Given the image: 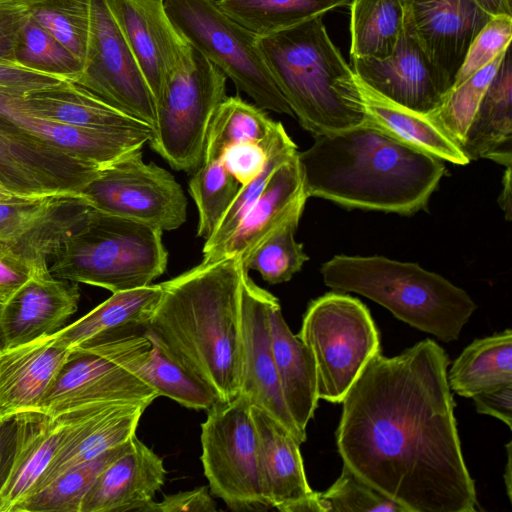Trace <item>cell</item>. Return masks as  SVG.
Returning a JSON list of instances; mask_svg holds the SVG:
<instances>
[{"mask_svg":"<svg viewBox=\"0 0 512 512\" xmlns=\"http://www.w3.org/2000/svg\"><path fill=\"white\" fill-rule=\"evenodd\" d=\"M449 358L434 340L375 355L345 395L336 430L343 464L408 512H474Z\"/></svg>","mask_w":512,"mask_h":512,"instance_id":"cell-1","label":"cell"},{"mask_svg":"<svg viewBox=\"0 0 512 512\" xmlns=\"http://www.w3.org/2000/svg\"><path fill=\"white\" fill-rule=\"evenodd\" d=\"M297 158L307 198L403 215L427 206L445 171L441 159L367 119L315 136Z\"/></svg>","mask_w":512,"mask_h":512,"instance_id":"cell-2","label":"cell"},{"mask_svg":"<svg viewBox=\"0 0 512 512\" xmlns=\"http://www.w3.org/2000/svg\"><path fill=\"white\" fill-rule=\"evenodd\" d=\"M237 257L203 264L162 282V297L148 326L175 357L221 402L241 386L240 290Z\"/></svg>","mask_w":512,"mask_h":512,"instance_id":"cell-3","label":"cell"},{"mask_svg":"<svg viewBox=\"0 0 512 512\" xmlns=\"http://www.w3.org/2000/svg\"><path fill=\"white\" fill-rule=\"evenodd\" d=\"M258 45L305 130L326 135L366 121L358 78L330 39L322 17L258 36Z\"/></svg>","mask_w":512,"mask_h":512,"instance_id":"cell-4","label":"cell"},{"mask_svg":"<svg viewBox=\"0 0 512 512\" xmlns=\"http://www.w3.org/2000/svg\"><path fill=\"white\" fill-rule=\"evenodd\" d=\"M320 271L333 290L365 296L397 319L446 343L459 338L476 310L466 291L417 263L336 255Z\"/></svg>","mask_w":512,"mask_h":512,"instance_id":"cell-5","label":"cell"},{"mask_svg":"<svg viewBox=\"0 0 512 512\" xmlns=\"http://www.w3.org/2000/svg\"><path fill=\"white\" fill-rule=\"evenodd\" d=\"M162 230L93 209L51 256L52 275L112 293L150 285L167 266Z\"/></svg>","mask_w":512,"mask_h":512,"instance_id":"cell-6","label":"cell"},{"mask_svg":"<svg viewBox=\"0 0 512 512\" xmlns=\"http://www.w3.org/2000/svg\"><path fill=\"white\" fill-rule=\"evenodd\" d=\"M163 3L187 44L251 97L259 108L294 116L265 63L258 36L228 16L217 0H163Z\"/></svg>","mask_w":512,"mask_h":512,"instance_id":"cell-7","label":"cell"},{"mask_svg":"<svg viewBox=\"0 0 512 512\" xmlns=\"http://www.w3.org/2000/svg\"><path fill=\"white\" fill-rule=\"evenodd\" d=\"M226 76L191 46L155 100L150 146L174 169L193 171L204 157L212 116L226 96Z\"/></svg>","mask_w":512,"mask_h":512,"instance_id":"cell-8","label":"cell"},{"mask_svg":"<svg viewBox=\"0 0 512 512\" xmlns=\"http://www.w3.org/2000/svg\"><path fill=\"white\" fill-rule=\"evenodd\" d=\"M297 336L314 358L319 399L331 403L343 401L380 353L379 332L367 307L338 291L309 303Z\"/></svg>","mask_w":512,"mask_h":512,"instance_id":"cell-9","label":"cell"},{"mask_svg":"<svg viewBox=\"0 0 512 512\" xmlns=\"http://www.w3.org/2000/svg\"><path fill=\"white\" fill-rule=\"evenodd\" d=\"M251 407L243 394L217 401L201 425V462L210 492L235 512L272 508L263 492Z\"/></svg>","mask_w":512,"mask_h":512,"instance_id":"cell-10","label":"cell"},{"mask_svg":"<svg viewBox=\"0 0 512 512\" xmlns=\"http://www.w3.org/2000/svg\"><path fill=\"white\" fill-rule=\"evenodd\" d=\"M80 194L100 212L162 231L177 229L187 218L181 185L167 170L145 163L141 150L101 168Z\"/></svg>","mask_w":512,"mask_h":512,"instance_id":"cell-11","label":"cell"},{"mask_svg":"<svg viewBox=\"0 0 512 512\" xmlns=\"http://www.w3.org/2000/svg\"><path fill=\"white\" fill-rule=\"evenodd\" d=\"M71 81L153 128L155 98L105 0H92L83 68Z\"/></svg>","mask_w":512,"mask_h":512,"instance_id":"cell-12","label":"cell"},{"mask_svg":"<svg viewBox=\"0 0 512 512\" xmlns=\"http://www.w3.org/2000/svg\"><path fill=\"white\" fill-rule=\"evenodd\" d=\"M73 349L113 361L151 387L158 397L166 396L184 407L207 411L219 401L213 390L175 357L147 322L122 326Z\"/></svg>","mask_w":512,"mask_h":512,"instance_id":"cell-13","label":"cell"},{"mask_svg":"<svg viewBox=\"0 0 512 512\" xmlns=\"http://www.w3.org/2000/svg\"><path fill=\"white\" fill-rule=\"evenodd\" d=\"M274 295L259 287L243 270L240 290V393L279 421L300 443V432L285 405L274 361L269 310Z\"/></svg>","mask_w":512,"mask_h":512,"instance_id":"cell-14","label":"cell"},{"mask_svg":"<svg viewBox=\"0 0 512 512\" xmlns=\"http://www.w3.org/2000/svg\"><path fill=\"white\" fill-rule=\"evenodd\" d=\"M404 31L425 52L448 90L467 50L491 19L475 0H402Z\"/></svg>","mask_w":512,"mask_h":512,"instance_id":"cell-15","label":"cell"},{"mask_svg":"<svg viewBox=\"0 0 512 512\" xmlns=\"http://www.w3.org/2000/svg\"><path fill=\"white\" fill-rule=\"evenodd\" d=\"M149 405L145 402H104L59 416L66 420L64 434L29 497L73 467L127 442L135 435L140 418Z\"/></svg>","mask_w":512,"mask_h":512,"instance_id":"cell-16","label":"cell"},{"mask_svg":"<svg viewBox=\"0 0 512 512\" xmlns=\"http://www.w3.org/2000/svg\"><path fill=\"white\" fill-rule=\"evenodd\" d=\"M157 393L135 375L96 353L73 349L42 401L52 418L82 407L114 401L151 404Z\"/></svg>","mask_w":512,"mask_h":512,"instance_id":"cell-17","label":"cell"},{"mask_svg":"<svg viewBox=\"0 0 512 512\" xmlns=\"http://www.w3.org/2000/svg\"><path fill=\"white\" fill-rule=\"evenodd\" d=\"M357 78L386 99L428 115L448 86L418 43L405 31L385 58H351Z\"/></svg>","mask_w":512,"mask_h":512,"instance_id":"cell-18","label":"cell"},{"mask_svg":"<svg viewBox=\"0 0 512 512\" xmlns=\"http://www.w3.org/2000/svg\"><path fill=\"white\" fill-rule=\"evenodd\" d=\"M105 1L156 100L190 46L172 24L163 0Z\"/></svg>","mask_w":512,"mask_h":512,"instance_id":"cell-19","label":"cell"},{"mask_svg":"<svg viewBox=\"0 0 512 512\" xmlns=\"http://www.w3.org/2000/svg\"><path fill=\"white\" fill-rule=\"evenodd\" d=\"M79 283L38 270L0 307V349L61 330L77 311Z\"/></svg>","mask_w":512,"mask_h":512,"instance_id":"cell-20","label":"cell"},{"mask_svg":"<svg viewBox=\"0 0 512 512\" xmlns=\"http://www.w3.org/2000/svg\"><path fill=\"white\" fill-rule=\"evenodd\" d=\"M264 495L281 512H319L307 481L300 442L274 417L252 405Z\"/></svg>","mask_w":512,"mask_h":512,"instance_id":"cell-21","label":"cell"},{"mask_svg":"<svg viewBox=\"0 0 512 512\" xmlns=\"http://www.w3.org/2000/svg\"><path fill=\"white\" fill-rule=\"evenodd\" d=\"M0 116L38 140L100 168L142 150L152 136V131L100 130L46 119L27 111L14 96L1 92Z\"/></svg>","mask_w":512,"mask_h":512,"instance_id":"cell-22","label":"cell"},{"mask_svg":"<svg viewBox=\"0 0 512 512\" xmlns=\"http://www.w3.org/2000/svg\"><path fill=\"white\" fill-rule=\"evenodd\" d=\"M165 477L162 458L133 435L96 478L80 512H141L153 501Z\"/></svg>","mask_w":512,"mask_h":512,"instance_id":"cell-23","label":"cell"},{"mask_svg":"<svg viewBox=\"0 0 512 512\" xmlns=\"http://www.w3.org/2000/svg\"><path fill=\"white\" fill-rule=\"evenodd\" d=\"M72 349L54 334L0 349V414L40 411L49 387L68 362Z\"/></svg>","mask_w":512,"mask_h":512,"instance_id":"cell-24","label":"cell"},{"mask_svg":"<svg viewBox=\"0 0 512 512\" xmlns=\"http://www.w3.org/2000/svg\"><path fill=\"white\" fill-rule=\"evenodd\" d=\"M298 153V152H297ZM297 153L279 165L264 190L241 219L233 234L216 250L203 257V264L237 257L243 263L250 253L282 222L303 211V191Z\"/></svg>","mask_w":512,"mask_h":512,"instance_id":"cell-25","label":"cell"},{"mask_svg":"<svg viewBox=\"0 0 512 512\" xmlns=\"http://www.w3.org/2000/svg\"><path fill=\"white\" fill-rule=\"evenodd\" d=\"M272 351L287 410L297 428L306 427L318 406L316 365L308 347L293 334L274 297L269 310Z\"/></svg>","mask_w":512,"mask_h":512,"instance_id":"cell-26","label":"cell"},{"mask_svg":"<svg viewBox=\"0 0 512 512\" xmlns=\"http://www.w3.org/2000/svg\"><path fill=\"white\" fill-rule=\"evenodd\" d=\"M65 428L63 417L52 418L39 411L19 414L12 465L0 489V512H16L30 496L53 458Z\"/></svg>","mask_w":512,"mask_h":512,"instance_id":"cell-27","label":"cell"},{"mask_svg":"<svg viewBox=\"0 0 512 512\" xmlns=\"http://www.w3.org/2000/svg\"><path fill=\"white\" fill-rule=\"evenodd\" d=\"M15 99L34 115L68 125L111 131L153 132L149 124L114 108L69 79Z\"/></svg>","mask_w":512,"mask_h":512,"instance_id":"cell-28","label":"cell"},{"mask_svg":"<svg viewBox=\"0 0 512 512\" xmlns=\"http://www.w3.org/2000/svg\"><path fill=\"white\" fill-rule=\"evenodd\" d=\"M460 149L469 161L512 164V63L509 49L469 123Z\"/></svg>","mask_w":512,"mask_h":512,"instance_id":"cell-29","label":"cell"},{"mask_svg":"<svg viewBox=\"0 0 512 512\" xmlns=\"http://www.w3.org/2000/svg\"><path fill=\"white\" fill-rule=\"evenodd\" d=\"M162 293L161 283L112 293L86 315L54 333L55 341L73 349L122 326L147 322Z\"/></svg>","mask_w":512,"mask_h":512,"instance_id":"cell-30","label":"cell"},{"mask_svg":"<svg viewBox=\"0 0 512 512\" xmlns=\"http://www.w3.org/2000/svg\"><path fill=\"white\" fill-rule=\"evenodd\" d=\"M367 120L404 142L441 160L457 165L470 161L425 114L398 105L381 96L359 79Z\"/></svg>","mask_w":512,"mask_h":512,"instance_id":"cell-31","label":"cell"},{"mask_svg":"<svg viewBox=\"0 0 512 512\" xmlns=\"http://www.w3.org/2000/svg\"><path fill=\"white\" fill-rule=\"evenodd\" d=\"M450 390L462 397L512 383V331L510 328L469 344L450 369Z\"/></svg>","mask_w":512,"mask_h":512,"instance_id":"cell-32","label":"cell"},{"mask_svg":"<svg viewBox=\"0 0 512 512\" xmlns=\"http://www.w3.org/2000/svg\"><path fill=\"white\" fill-rule=\"evenodd\" d=\"M350 6L351 58H385L404 31L402 0H353Z\"/></svg>","mask_w":512,"mask_h":512,"instance_id":"cell-33","label":"cell"},{"mask_svg":"<svg viewBox=\"0 0 512 512\" xmlns=\"http://www.w3.org/2000/svg\"><path fill=\"white\" fill-rule=\"evenodd\" d=\"M353 0H217L232 19L262 36L322 17Z\"/></svg>","mask_w":512,"mask_h":512,"instance_id":"cell-34","label":"cell"},{"mask_svg":"<svg viewBox=\"0 0 512 512\" xmlns=\"http://www.w3.org/2000/svg\"><path fill=\"white\" fill-rule=\"evenodd\" d=\"M276 122L263 109L240 97H226L209 124L203 160H219L230 146L264 140Z\"/></svg>","mask_w":512,"mask_h":512,"instance_id":"cell-35","label":"cell"},{"mask_svg":"<svg viewBox=\"0 0 512 512\" xmlns=\"http://www.w3.org/2000/svg\"><path fill=\"white\" fill-rule=\"evenodd\" d=\"M128 441L63 473L24 501L17 512H80L96 478L125 449Z\"/></svg>","mask_w":512,"mask_h":512,"instance_id":"cell-36","label":"cell"},{"mask_svg":"<svg viewBox=\"0 0 512 512\" xmlns=\"http://www.w3.org/2000/svg\"><path fill=\"white\" fill-rule=\"evenodd\" d=\"M302 212L293 213L250 253L242 263L247 272L257 271L269 284H279L300 271L308 260L294 237Z\"/></svg>","mask_w":512,"mask_h":512,"instance_id":"cell-37","label":"cell"},{"mask_svg":"<svg viewBox=\"0 0 512 512\" xmlns=\"http://www.w3.org/2000/svg\"><path fill=\"white\" fill-rule=\"evenodd\" d=\"M507 50L462 83L452 86L445 93L439 106L426 115L459 148L469 123Z\"/></svg>","mask_w":512,"mask_h":512,"instance_id":"cell-38","label":"cell"},{"mask_svg":"<svg viewBox=\"0 0 512 512\" xmlns=\"http://www.w3.org/2000/svg\"><path fill=\"white\" fill-rule=\"evenodd\" d=\"M240 187L222 159L202 161L189 182L199 213L198 237L207 240L215 232Z\"/></svg>","mask_w":512,"mask_h":512,"instance_id":"cell-39","label":"cell"},{"mask_svg":"<svg viewBox=\"0 0 512 512\" xmlns=\"http://www.w3.org/2000/svg\"><path fill=\"white\" fill-rule=\"evenodd\" d=\"M15 62L25 68L66 78L77 77L82 62L28 13L15 46Z\"/></svg>","mask_w":512,"mask_h":512,"instance_id":"cell-40","label":"cell"},{"mask_svg":"<svg viewBox=\"0 0 512 512\" xmlns=\"http://www.w3.org/2000/svg\"><path fill=\"white\" fill-rule=\"evenodd\" d=\"M27 13L84 63L92 0H30Z\"/></svg>","mask_w":512,"mask_h":512,"instance_id":"cell-41","label":"cell"},{"mask_svg":"<svg viewBox=\"0 0 512 512\" xmlns=\"http://www.w3.org/2000/svg\"><path fill=\"white\" fill-rule=\"evenodd\" d=\"M297 146L282 126L263 170L251 181L241 185L234 201L215 232L205 240L203 257L219 248L235 231L243 216L265 188L273 171L297 153Z\"/></svg>","mask_w":512,"mask_h":512,"instance_id":"cell-42","label":"cell"},{"mask_svg":"<svg viewBox=\"0 0 512 512\" xmlns=\"http://www.w3.org/2000/svg\"><path fill=\"white\" fill-rule=\"evenodd\" d=\"M316 498L319 512H408L344 464L337 480L326 491L316 492Z\"/></svg>","mask_w":512,"mask_h":512,"instance_id":"cell-43","label":"cell"},{"mask_svg":"<svg viewBox=\"0 0 512 512\" xmlns=\"http://www.w3.org/2000/svg\"><path fill=\"white\" fill-rule=\"evenodd\" d=\"M511 38L512 15L491 17L471 42L452 86L462 83L509 49Z\"/></svg>","mask_w":512,"mask_h":512,"instance_id":"cell-44","label":"cell"},{"mask_svg":"<svg viewBox=\"0 0 512 512\" xmlns=\"http://www.w3.org/2000/svg\"><path fill=\"white\" fill-rule=\"evenodd\" d=\"M282 126L281 122H276L273 131L262 141L237 143L225 150L221 159L240 185L248 183L263 170Z\"/></svg>","mask_w":512,"mask_h":512,"instance_id":"cell-45","label":"cell"},{"mask_svg":"<svg viewBox=\"0 0 512 512\" xmlns=\"http://www.w3.org/2000/svg\"><path fill=\"white\" fill-rule=\"evenodd\" d=\"M61 195L0 203V240L11 241L26 233L50 211Z\"/></svg>","mask_w":512,"mask_h":512,"instance_id":"cell-46","label":"cell"},{"mask_svg":"<svg viewBox=\"0 0 512 512\" xmlns=\"http://www.w3.org/2000/svg\"><path fill=\"white\" fill-rule=\"evenodd\" d=\"M41 266L21 253L9 241L0 240V307L3 306Z\"/></svg>","mask_w":512,"mask_h":512,"instance_id":"cell-47","label":"cell"},{"mask_svg":"<svg viewBox=\"0 0 512 512\" xmlns=\"http://www.w3.org/2000/svg\"><path fill=\"white\" fill-rule=\"evenodd\" d=\"M66 78L41 73L14 62L0 61V92L14 97L52 87Z\"/></svg>","mask_w":512,"mask_h":512,"instance_id":"cell-48","label":"cell"},{"mask_svg":"<svg viewBox=\"0 0 512 512\" xmlns=\"http://www.w3.org/2000/svg\"><path fill=\"white\" fill-rule=\"evenodd\" d=\"M216 503L207 487L167 495L160 502L151 501L141 512H214Z\"/></svg>","mask_w":512,"mask_h":512,"instance_id":"cell-49","label":"cell"},{"mask_svg":"<svg viewBox=\"0 0 512 512\" xmlns=\"http://www.w3.org/2000/svg\"><path fill=\"white\" fill-rule=\"evenodd\" d=\"M27 3L0 7V61L16 63L15 46L27 15Z\"/></svg>","mask_w":512,"mask_h":512,"instance_id":"cell-50","label":"cell"},{"mask_svg":"<svg viewBox=\"0 0 512 512\" xmlns=\"http://www.w3.org/2000/svg\"><path fill=\"white\" fill-rule=\"evenodd\" d=\"M476 411L499 419L512 427V383L471 397Z\"/></svg>","mask_w":512,"mask_h":512,"instance_id":"cell-51","label":"cell"},{"mask_svg":"<svg viewBox=\"0 0 512 512\" xmlns=\"http://www.w3.org/2000/svg\"><path fill=\"white\" fill-rule=\"evenodd\" d=\"M19 414H0V489L12 465L17 443Z\"/></svg>","mask_w":512,"mask_h":512,"instance_id":"cell-52","label":"cell"},{"mask_svg":"<svg viewBox=\"0 0 512 512\" xmlns=\"http://www.w3.org/2000/svg\"><path fill=\"white\" fill-rule=\"evenodd\" d=\"M498 203L505 213L506 219L511 220V166H507L503 176V189Z\"/></svg>","mask_w":512,"mask_h":512,"instance_id":"cell-53","label":"cell"},{"mask_svg":"<svg viewBox=\"0 0 512 512\" xmlns=\"http://www.w3.org/2000/svg\"><path fill=\"white\" fill-rule=\"evenodd\" d=\"M488 14L512 15V3L508 0H475Z\"/></svg>","mask_w":512,"mask_h":512,"instance_id":"cell-54","label":"cell"},{"mask_svg":"<svg viewBox=\"0 0 512 512\" xmlns=\"http://www.w3.org/2000/svg\"><path fill=\"white\" fill-rule=\"evenodd\" d=\"M506 454H507V461H506V465H505V468H504V483H505V486H506V492H507V496L509 498L510 501H512V477H511V473H512V442L509 441L507 444H506Z\"/></svg>","mask_w":512,"mask_h":512,"instance_id":"cell-55","label":"cell"},{"mask_svg":"<svg viewBox=\"0 0 512 512\" xmlns=\"http://www.w3.org/2000/svg\"><path fill=\"white\" fill-rule=\"evenodd\" d=\"M39 197H29L25 195H21L15 192L10 191L4 186L0 185V203L3 202H17V201H26Z\"/></svg>","mask_w":512,"mask_h":512,"instance_id":"cell-56","label":"cell"},{"mask_svg":"<svg viewBox=\"0 0 512 512\" xmlns=\"http://www.w3.org/2000/svg\"><path fill=\"white\" fill-rule=\"evenodd\" d=\"M30 0H0V7L27 3Z\"/></svg>","mask_w":512,"mask_h":512,"instance_id":"cell-57","label":"cell"},{"mask_svg":"<svg viewBox=\"0 0 512 512\" xmlns=\"http://www.w3.org/2000/svg\"><path fill=\"white\" fill-rule=\"evenodd\" d=\"M508 1L512 3V0H508Z\"/></svg>","mask_w":512,"mask_h":512,"instance_id":"cell-58","label":"cell"}]
</instances>
